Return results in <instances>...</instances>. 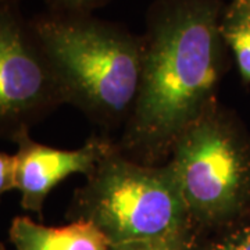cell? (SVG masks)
I'll return each mask as SVG.
<instances>
[{"label": "cell", "mask_w": 250, "mask_h": 250, "mask_svg": "<svg viewBox=\"0 0 250 250\" xmlns=\"http://www.w3.org/2000/svg\"><path fill=\"white\" fill-rule=\"evenodd\" d=\"M224 0H154L146 14L134 110L116 139L125 157L163 166L182 132L217 100L227 71Z\"/></svg>", "instance_id": "cell-1"}, {"label": "cell", "mask_w": 250, "mask_h": 250, "mask_svg": "<svg viewBox=\"0 0 250 250\" xmlns=\"http://www.w3.org/2000/svg\"><path fill=\"white\" fill-rule=\"evenodd\" d=\"M29 27L64 98L106 131L124 128L138 99L142 41L92 14L47 11Z\"/></svg>", "instance_id": "cell-2"}, {"label": "cell", "mask_w": 250, "mask_h": 250, "mask_svg": "<svg viewBox=\"0 0 250 250\" xmlns=\"http://www.w3.org/2000/svg\"><path fill=\"white\" fill-rule=\"evenodd\" d=\"M167 163L196 231L249 217L250 135L218 99L182 132Z\"/></svg>", "instance_id": "cell-3"}, {"label": "cell", "mask_w": 250, "mask_h": 250, "mask_svg": "<svg viewBox=\"0 0 250 250\" xmlns=\"http://www.w3.org/2000/svg\"><path fill=\"white\" fill-rule=\"evenodd\" d=\"M65 217L95 224L113 245L196 231L170 164H143L118 149L75 189Z\"/></svg>", "instance_id": "cell-4"}, {"label": "cell", "mask_w": 250, "mask_h": 250, "mask_svg": "<svg viewBox=\"0 0 250 250\" xmlns=\"http://www.w3.org/2000/svg\"><path fill=\"white\" fill-rule=\"evenodd\" d=\"M64 103L18 3L0 6V138L14 139Z\"/></svg>", "instance_id": "cell-5"}, {"label": "cell", "mask_w": 250, "mask_h": 250, "mask_svg": "<svg viewBox=\"0 0 250 250\" xmlns=\"http://www.w3.org/2000/svg\"><path fill=\"white\" fill-rule=\"evenodd\" d=\"M16 190L20 205L42 218L47 196L60 182L72 174L89 177L100 161L117 149L116 139L108 134L92 135L78 149L62 150L34 141L29 132L14 139Z\"/></svg>", "instance_id": "cell-6"}, {"label": "cell", "mask_w": 250, "mask_h": 250, "mask_svg": "<svg viewBox=\"0 0 250 250\" xmlns=\"http://www.w3.org/2000/svg\"><path fill=\"white\" fill-rule=\"evenodd\" d=\"M9 236L16 250H113L107 235L85 220L47 227L18 215L11 221Z\"/></svg>", "instance_id": "cell-7"}, {"label": "cell", "mask_w": 250, "mask_h": 250, "mask_svg": "<svg viewBox=\"0 0 250 250\" xmlns=\"http://www.w3.org/2000/svg\"><path fill=\"white\" fill-rule=\"evenodd\" d=\"M221 35L232 53L242 81L250 83V13L243 0H231L221 17Z\"/></svg>", "instance_id": "cell-8"}, {"label": "cell", "mask_w": 250, "mask_h": 250, "mask_svg": "<svg viewBox=\"0 0 250 250\" xmlns=\"http://www.w3.org/2000/svg\"><path fill=\"white\" fill-rule=\"evenodd\" d=\"M197 233L190 231L160 239L124 242L113 245V250H197Z\"/></svg>", "instance_id": "cell-9"}, {"label": "cell", "mask_w": 250, "mask_h": 250, "mask_svg": "<svg viewBox=\"0 0 250 250\" xmlns=\"http://www.w3.org/2000/svg\"><path fill=\"white\" fill-rule=\"evenodd\" d=\"M206 250H250V223L246 220L220 229Z\"/></svg>", "instance_id": "cell-10"}, {"label": "cell", "mask_w": 250, "mask_h": 250, "mask_svg": "<svg viewBox=\"0 0 250 250\" xmlns=\"http://www.w3.org/2000/svg\"><path fill=\"white\" fill-rule=\"evenodd\" d=\"M47 11L59 14H92L110 0H43Z\"/></svg>", "instance_id": "cell-11"}, {"label": "cell", "mask_w": 250, "mask_h": 250, "mask_svg": "<svg viewBox=\"0 0 250 250\" xmlns=\"http://www.w3.org/2000/svg\"><path fill=\"white\" fill-rule=\"evenodd\" d=\"M13 189H16L14 154L0 152V202H1V197Z\"/></svg>", "instance_id": "cell-12"}, {"label": "cell", "mask_w": 250, "mask_h": 250, "mask_svg": "<svg viewBox=\"0 0 250 250\" xmlns=\"http://www.w3.org/2000/svg\"><path fill=\"white\" fill-rule=\"evenodd\" d=\"M10 3H18V0H0V6L10 4Z\"/></svg>", "instance_id": "cell-13"}, {"label": "cell", "mask_w": 250, "mask_h": 250, "mask_svg": "<svg viewBox=\"0 0 250 250\" xmlns=\"http://www.w3.org/2000/svg\"><path fill=\"white\" fill-rule=\"evenodd\" d=\"M245 1V6H246V9L249 10V13H250V0H243Z\"/></svg>", "instance_id": "cell-14"}, {"label": "cell", "mask_w": 250, "mask_h": 250, "mask_svg": "<svg viewBox=\"0 0 250 250\" xmlns=\"http://www.w3.org/2000/svg\"><path fill=\"white\" fill-rule=\"evenodd\" d=\"M0 250H6V248H4V245H3L1 242H0Z\"/></svg>", "instance_id": "cell-15"}]
</instances>
